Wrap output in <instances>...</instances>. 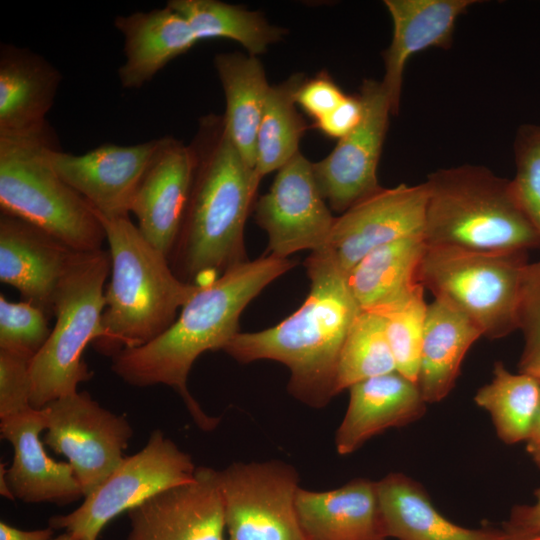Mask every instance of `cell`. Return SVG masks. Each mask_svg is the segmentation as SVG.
<instances>
[{
	"label": "cell",
	"mask_w": 540,
	"mask_h": 540,
	"mask_svg": "<svg viewBox=\"0 0 540 540\" xmlns=\"http://www.w3.org/2000/svg\"><path fill=\"white\" fill-rule=\"evenodd\" d=\"M293 266L288 258L268 254L235 265L199 285L165 332L149 343L113 356L112 371L132 386L162 384L174 388L198 426L213 429L219 419L208 416L187 388L191 367L202 353L223 350L239 333L238 322L245 307Z\"/></svg>",
	"instance_id": "cell-1"
},
{
	"label": "cell",
	"mask_w": 540,
	"mask_h": 540,
	"mask_svg": "<svg viewBox=\"0 0 540 540\" xmlns=\"http://www.w3.org/2000/svg\"><path fill=\"white\" fill-rule=\"evenodd\" d=\"M190 145L194 176L168 259L180 280L204 285L248 260L244 227L261 179L231 141L223 116L202 117Z\"/></svg>",
	"instance_id": "cell-2"
},
{
	"label": "cell",
	"mask_w": 540,
	"mask_h": 540,
	"mask_svg": "<svg viewBox=\"0 0 540 540\" xmlns=\"http://www.w3.org/2000/svg\"><path fill=\"white\" fill-rule=\"evenodd\" d=\"M305 266L310 290L304 303L273 327L239 332L223 351L242 363L281 362L290 370V394L310 407L323 408L336 395L339 355L361 310L346 273L327 248L313 251Z\"/></svg>",
	"instance_id": "cell-3"
},
{
	"label": "cell",
	"mask_w": 540,
	"mask_h": 540,
	"mask_svg": "<svg viewBox=\"0 0 540 540\" xmlns=\"http://www.w3.org/2000/svg\"><path fill=\"white\" fill-rule=\"evenodd\" d=\"M96 214L109 245L111 278L104 293L102 334L92 344L112 358L165 332L199 285L180 280L168 257L144 238L129 215Z\"/></svg>",
	"instance_id": "cell-4"
},
{
	"label": "cell",
	"mask_w": 540,
	"mask_h": 540,
	"mask_svg": "<svg viewBox=\"0 0 540 540\" xmlns=\"http://www.w3.org/2000/svg\"><path fill=\"white\" fill-rule=\"evenodd\" d=\"M427 246L489 253H525L540 236L517 206L510 180L479 165L439 169L428 175Z\"/></svg>",
	"instance_id": "cell-5"
},
{
	"label": "cell",
	"mask_w": 540,
	"mask_h": 540,
	"mask_svg": "<svg viewBox=\"0 0 540 540\" xmlns=\"http://www.w3.org/2000/svg\"><path fill=\"white\" fill-rule=\"evenodd\" d=\"M111 271L109 251L77 252L57 290L55 324L30 365L33 409H42L76 393L92 372L83 360L89 343L102 334L105 282Z\"/></svg>",
	"instance_id": "cell-6"
},
{
	"label": "cell",
	"mask_w": 540,
	"mask_h": 540,
	"mask_svg": "<svg viewBox=\"0 0 540 540\" xmlns=\"http://www.w3.org/2000/svg\"><path fill=\"white\" fill-rule=\"evenodd\" d=\"M55 132L31 138L0 137L1 213L43 229L79 252L102 249L105 231L90 203L51 167Z\"/></svg>",
	"instance_id": "cell-7"
},
{
	"label": "cell",
	"mask_w": 540,
	"mask_h": 540,
	"mask_svg": "<svg viewBox=\"0 0 540 540\" xmlns=\"http://www.w3.org/2000/svg\"><path fill=\"white\" fill-rule=\"evenodd\" d=\"M524 253H489L427 246L418 281L435 298L466 314L489 339L519 329Z\"/></svg>",
	"instance_id": "cell-8"
},
{
	"label": "cell",
	"mask_w": 540,
	"mask_h": 540,
	"mask_svg": "<svg viewBox=\"0 0 540 540\" xmlns=\"http://www.w3.org/2000/svg\"><path fill=\"white\" fill-rule=\"evenodd\" d=\"M196 468L189 454L161 430H154L145 446L125 456L74 511L51 517L49 527L97 540L113 518L162 490L191 481Z\"/></svg>",
	"instance_id": "cell-9"
},
{
	"label": "cell",
	"mask_w": 540,
	"mask_h": 540,
	"mask_svg": "<svg viewBox=\"0 0 540 540\" xmlns=\"http://www.w3.org/2000/svg\"><path fill=\"white\" fill-rule=\"evenodd\" d=\"M228 540H306L296 512L298 474L286 462H236L218 471Z\"/></svg>",
	"instance_id": "cell-10"
},
{
	"label": "cell",
	"mask_w": 540,
	"mask_h": 540,
	"mask_svg": "<svg viewBox=\"0 0 540 540\" xmlns=\"http://www.w3.org/2000/svg\"><path fill=\"white\" fill-rule=\"evenodd\" d=\"M43 443L68 459L84 497L120 464L133 435L128 420L92 399L85 391L61 397L42 408Z\"/></svg>",
	"instance_id": "cell-11"
},
{
	"label": "cell",
	"mask_w": 540,
	"mask_h": 540,
	"mask_svg": "<svg viewBox=\"0 0 540 540\" xmlns=\"http://www.w3.org/2000/svg\"><path fill=\"white\" fill-rule=\"evenodd\" d=\"M359 95L363 103L360 124L339 139L328 156L313 163L320 194L341 214L382 188L377 167L392 115L391 103L382 81L365 79Z\"/></svg>",
	"instance_id": "cell-12"
},
{
	"label": "cell",
	"mask_w": 540,
	"mask_h": 540,
	"mask_svg": "<svg viewBox=\"0 0 540 540\" xmlns=\"http://www.w3.org/2000/svg\"><path fill=\"white\" fill-rule=\"evenodd\" d=\"M255 211L257 223L268 235L270 255L279 258L323 248L336 218L318 190L313 163L301 152L277 171Z\"/></svg>",
	"instance_id": "cell-13"
},
{
	"label": "cell",
	"mask_w": 540,
	"mask_h": 540,
	"mask_svg": "<svg viewBox=\"0 0 540 540\" xmlns=\"http://www.w3.org/2000/svg\"><path fill=\"white\" fill-rule=\"evenodd\" d=\"M427 200L425 182L381 188L335 218L323 248L347 274L371 250L399 239L423 236Z\"/></svg>",
	"instance_id": "cell-14"
},
{
	"label": "cell",
	"mask_w": 540,
	"mask_h": 540,
	"mask_svg": "<svg viewBox=\"0 0 540 540\" xmlns=\"http://www.w3.org/2000/svg\"><path fill=\"white\" fill-rule=\"evenodd\" d=\"M128 513L126 540H225L218 470L197 467L194 478L162 490Z\"/></svg>",
	"instance_id": "cell-15"
},
{
	"label": "cell",
	"mask_w": 540,
	"mask_h": 540,
	"mask_svg": "<svg viewBox=\"0 0 540 540\" xmlns=\"http://www.w3.org/2000/svg\"><path fill=\"white\" fill-rule=\"evenodd\" d=\"M161 138L135 145L106 143L84 154L48 147L45 156L56 173L104 217L127 216L138 186Z\"/></svg>",
	"instance_id": "cell-16"
},
{
	"label": "cell",
	"mask_w": 540,
	"mask_h": 540,
	"mask_svg": "<svg viewBox=\"0 0 540 540\" xmlns=\"http://www.w3.org/2000/svg\"><path fill=\"white\" fill-rule=\"evenodd\" d=\"M195 170V154L172 136L161 137L133 198L130 213L144 238L169 258L177 239Z\"/></svg>",
	"instance_id": "cell-17"
},
{
	"label": "cell",
	"mask_w": 540,
	"mask_h": 540,
	"mask_svg": "<svg viewBox=\"0 0 540 540\" xmlns=\"http://www.w3.org/2000/svg\"><path fill=\"white\" fill-rule=\"evenodd\" d=\"M77 252L28 221L0 214V280L48 316L54 315L58 287Z\"/></svg>",
	"instance_id": "cell-18"
},
{
	"label": "cell",
	"mask_w": 540,
	"mask_h": 540,
	"mask_svg": "<svg viewBox=\"0 0 540 540\" xmlns=\"http://www.w3.org/2000/svg\"><path fill=\"white\" fill-rule=\"evenodd\" d=\"M46 430L42 409H33L1 419L0 434L13 447L8 469L3 476L13 496L25 503L66 505L84 497L69 462L52 459L40 439Z\"/></svg>",
	"instance_id": "cell-19"
},
{
	"label": "cell",
	"mask_w": 540,
	"mask_h": 540,
	"mask_svg": "<svg viewBox=\"0 0 540 540\" xmlns=\"http://www.w3.org/2000/svg\"><path fill=\"white\" fill-rule=\"evenodd\" d=\"M62 74L26 47L0 45V137L31 138L53 131L46 119Z\"/></svg>",
	"instance_id": "cell-20"
},
{
	"label": "cell",
	"mask_w": 540,
	"mask_h": 540,
	"mask_svg": "<svg viewBox=\"0 0 540 540\" xmlns=\"http://www.w3.org/2000/svg\"><path fill=\"white\" fill-rule=\"evenodd\" d=\"M477 0H385L392 22L393 36L383 52L385 74L382 80L397 115L403 72L409 58L431 47L452 45L455 24L460 15Z\"/></svg>",
	"instance_id": "cell-21"
},
{
	"label": "cell",
	"mask_w": 540,
	"mask_h": 540,
	"mask_svg": "<svg viewBox=\"0 0 540 540\" xmlns=\"http://www.w3.org/2000/svg\"><path fill=\"white\" fill-rule=\"evenodd\" d=\"M344 418L335 435L340 455H348L389 428L420 419L426 402L417 383L399 372L375 376L352 385Z\"/></svg>",
	"instance_id": "cell-22"
},
{
	"label": "cell",
	"mask_w": 540,
	"mask_h": 540,
	"mask_svg": "<svg viewBox=\"0 0 540 540\" xmlns=\"http://www.w3.org/2000/svg\"><path fill=\"white\" fill-rule=\"evenodd\" d=\"M296 512L306 540H386L376 482L355 478L329 491L299 487Z\"/></svg>",
	"instance_id": "cell-23"
},
{
	"label": "cell",
	"mask_w": 540,
	"mask_h": 540,
	"mask_svg": "<svg viewBox=\"0 0 540 540\" xmlns=\"http://www.w3.org/2000/svg\"><path fill=\"white\" fill-rule=\"evenodd\" d=\"M114 26L124 40L125 62L118 68V77L125 89L143 87L199 42L187 20L167 5L119 15Z\"/></svg>",
	"instance_id": "cell-24"
},
{
	"label": "cell",
	"mask_w": 540,
	"mask_h": 540,
	"mask_svg": "<svg viewBox=\"0 0 540 540\" xmlns=\"http://www.w3.org/2000/svg\"><path fill=\"white\" fill-rule=\"evenodd\" d=\"M388 537L397 540H505L501 529H470L444 517L424 487L400 472L376 482Z\"/></svg>",
	"instance_id": "cell-25"
},
{
	"label": "cell",
	"mask_w": 540,
	"mask_h": 540,
	"mask_svg": "<svg viewBox=\"0 0 540 540\" xmlns=\"http://www.w3.org/2000/svg\"><path fill=\"white\" fill-rule=\"evenodd\" d=\"M482 333L457 307L442 298L428 305L417 385L426 403H436L454 388L463 359Z\"/></svg>",
	"instance_id": "cell-26"
},
{
	"label": "cell",
	"mask_w": 540,
	"mask_h": 540,
	"mask_svg": "<svg viewBox=\"0 0 540 540\" xmlns=\"http://www.w3.org/2000/svg\"><path fill=\"white\" fill-rule=\"evenodd\" d=\"M426 247L423 236L399 239L371 250L347 272L360 310L380 313L411 294L420 284L418 270Z\"/></svg>",
	"instance_id": "cell-27"
},
{
	"label": "cell",
	"mask_w": 540,
	"mask_h": 540,
	"mask_svg": "<svg viewBox=\"0 0 540 540\" xmlns=\"http://www.w3.org/2000/svg\"><path fill=\"white\" fill-rule=\"evenodd\" d=\"M214 66L225 95L227 133L245 162L255 169L257 134L271 85L256 56L219 53Z\"/></svg>",
	"instance_id": "cell-28"
},
{
	"label": "cell",
	"mask_w": 540,
	"mask_h": 540,
	"mask_svg": "<svg viewBox=\"0 0 540 540\" xmlns=\"http://www.w3.org/2000/svg\"><path fill=\"white\" fill-rule=\"evenodd\" d=\"M182 15L197 39L226 38L241 44L248 55L266 52L285 30L273 26L260 12L218 0H169L166 4Z\"/></svg>",
	"instance_id": "cell-29"
},
{
	"label": "cell",
	"mask_w": 540,
	"mask_h": 540,
	"mask_svg": "<svg viewBox=\"0 0 540 540\" xmlns=\"http://www.w3.org/2000/svg\"><path fill=\"white\" fill-rule=\"evenodd\" d=\"M304 80L303 74H293L269 88L256 142L255 172L260 179L300 152L308 125L296 108V92Z\"/></svg>",
	"instance_id": "cell-30"
},
{
	"label": "cell",
	"mask_w": 540,
	"mask_h": 540,
	"mask_svg": "<svg viewBox=\"0 0 540 540\" xmlns=\"http://www.w3.org/2000/svg\"><path fill=\"white\" fill-rule=\"evenodd\" d=\"M474 401L490 414L501 441L525 442L540 405V380L520 371L511 373L496 362L492 380L478 389Z\"/></svg>",
	"instance_id": "cell-31"
},
{
	"label": "cell",
	"mask_w": 540,
	"mask_h": 540,
	"mask_svg": "<svg viewBox=\"0 0 540 540\" xmlns=\"http://www.w3.org/2000/svg\"><path fill=\"white\" fill-rule=\"evenodd\" d=\"M396 371L386 334L385 318L360 311L343 343L336 369V395L352 385Z\"/></svg>",
	"instance_id": "cell-32"
},
{
	"label": "cell",
	"mask_w": 540,
	"mask_h": 540,
	"mask_svg": "<svg viewBox=\"0 0 540 540\" xmlns=\"http://www.w3.org/2000/svg\"><path fill=\"white\" fill-rule=\"evenodd\" d=\"M420 283L399 303L378 313L385 318L386 334L396 371L417 383L428 304Z\"/></svg>",
	"instance_id": "cell-33"
},
{
	"label": "cell",
	"mask_w": 540,
	"mask_h": 540,
	"mask_svg": "<svg viewBox=\"0 0 540 540\" xmlns=\"http://www.w3.org/2000/svg\"><path fill=\"white\" fill-rule=\"evenodd\" d=\"M516 174L510 190L517 206L540 236V126L522 125L514 142Z\"/></svg>",
	"instance_id": "cell-34"
},
{
	"label": "cell",
	"mask_w": 540,
	"mask_h": 540,
	"mask_svg": "<svg viewBox=\"0 0 540 540\" xmlns=\"http://www.w3.org/2000/svg\"><path fill=\"white\" fill-rule=\"evenodd\" d=\"M48 315L28 301L0 295V349L34 357L49 338Z\"/></svg>",
	"instance_id": "cell-35"
},
{
	"label": "cell",
	"mask_w": 540,
	"mask_h": 540,
	"mask_svg": "<svg viewBox=\"0 0 540 540\" xmlns=\"http://www.w3.org/2000/svg\"><path fill=\"white\" fill-rule=\"evenodd\" d=\"M519 329L524 336L519 371L540 380V260L528 263L525 270L519 307Z\"/></svg>",
	"instance_id": "cell-36"
},
{
	"label": "cell",
	"mask_w": 540,
	"mask_h": 540,
	"mask_svg": "<svg viewBox=\"0 0 540 540\" xmlns=\"http://www.w3.org/2000/svg\"><path fill=\"white\" fill-rule=\"evenodd\" d=\"M32 357L0 349V418L30 410Z\"/></svg>",
	"instance_id": "cell-37"
},
{
	"label": "cell",
	"mask_w": 540,
	"mask_h": 540,
	"mask_svg": "<svg viewBox=\"0 0 540 540\" xmlns=\"http://www.w3.org/2000/svg\"><path fill=\"white\" fill-rule=\"evenodd\" d=\"M345 96L333 79L321 72L303 81L296 92V104L317 121L335 109Z\"/></svg>",
	"instance_id": "cell-38"
},
{
	"label": "cell",
	"mask_w": 540,
	"mask_h": 540,
	"mask_svg": "<svg viewBox=\"0 0 540 540\" xmlns=\"http://www.w3.org/2000/svg\"><path fill=\"white\" fill-rule=\"evenodd\" d=\"M362 117L363 103L360 95H346L335 109L314 121V126L329 137L341 139L360 124Z\"/></svg>",
	"instance_id": "cell-39"
},
{
	"label": "cell",
	"mask_w": 540,
	"mask_h": 540,
	"mask_svg": "<svg viewBox=\"0 0 540 540\" xmlns=\"http://www.w3.org/2000/svg\"><path fill=\"white\" fill-rule=\"evenodd\" d=\"M531 504L516 505L501 528L505 540H517L540 535V487Z\"/></svg>",
	"instance_id": "cell-40"
},
{
	"label": "cell",
	"mask_w": 540,
	"mask_h": 540,
	"mask_svg": "<svg viewBox=\"0 0 540 540\" xmlns=\"http://www.w3.org/2000/svg\"><path fill=\"white\" fill-rule=\"evenodd\" d=\"M54 529L47 527L37 530H21L0 522V540H50L53 537Z\"/></svg>",
	"instance_id": "cell-41"
},
{
	"label": "cell",
	"mask_w": 540,
	"mask_h": 540,
	"mask_svg": "<svg viewBox=\"0 0 540 540\" xmlns=\"http://www.w3.org/2000/svg\"><path fill=\"white\" fill-rule=\"evenodd\" d=\"M525 443L527 453L533 462L540 467V405Z\"/></svg>",
	"instance_id": "cell-42"
},
{
	"label": "cell",
	"mask_w": 540,
	"mask_h": 540,
	"mask_svg": "<svg viewBox=\"0 0 540 540\" xmlns=\"http://www.w3.org/2000/svg\"><path fill=\"white\" fill-rule=\"evenodd\" d=\"M50 540H84V539L78 538L70 533L64 532L63 534L57 537H52Z\"/></svg>",
	"instance_id": "cell-43"
},
{
	"label": "cell",
	"mask_w": 540,
	"mask_h": 540,
	"mask_svg": "<svg viewBox=\"0 0 540 540\" xmlns=\"http://www.w3.org/2000/svg\"><path fill=\"white\" fill-rule=\"evenodd\" d=\"M517 540H540V535L533 536V537H528V538L517 539Z\"/></svg>",
	"instance_id": "cell-44"
}]
</instances>
